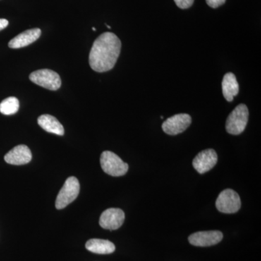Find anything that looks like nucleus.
I'll use <instances>...</instances> for the list:
<instances>
[{
	"instance_id": "21",
	"label": "nucleus",
	"mask_w": 261,
	"mask_h": 261,
	"mask_svg": "<svg viewBox=\"0 0 261 261\" xmlns=\"http://www.w3.org/2000/svg\"><path fill=\"white\" fill-rule=\"evenodd\" d=\"M107 25V27L108 29H111V27H110V25Z\"/></svg>"
},
{
	"instance_id": "12",
	"label": "nucleus",
	"mask_w": 261,
	"mask_h": 261,
	"mask_svg": "<svg viewBox=\"0 0 261 261\" xmlns=\"http://www.w3.org/2000/svg\"><path fill=\"white\" fill-rule=\"evenodd\" d=\"M42 34L40 29H32L20 33L18 36L10 41L8 46L13 49L27 47L29 44L36 42Z\"/></svg>"
},
{
	"instance_id": "10",
	"label": "nucleus",
	"mask_w": 261,
	"mask_h": 261,
	"mask_svg": "<svg viewBox=\"0 0 261 261\" xmlns=\"http://www.w3.org/2000/svg\"><path fill=\"white\" fill-rule=\"evenodd\" d=\"M223 233L220 231H198L189 237V242L194 246L209 247L219 243Z\"/></svg>"
},
{
	"instance_id": "13",
	"label": "nucleus",
	"mask_w": 261,
	"mask_h": 261,
	"mask_svg": "<svg viewBox=\"0 0 261 261\" xmlns=\"http://www.w3.org/2000/svg\"><path fill=\"white\" fill-rule=\"evenodd\" d=\"M240 87L236 76L232 73L225 74L222 81L223 95L228 102H232L239 93Z\"/></svg>"
},
{
	"instance_id": "18",
	"label": "nucleus",
	"mask_w": 261,
	"mask_h": 261,
	"mask_svg": "<svg viewBox=\"0 0 261 261\" xmlns=\"http://www.w3.org/2000/svg\"><path fill=\"white\" fill-rule=\"evenodd\" d=\"M226 0H206L207 5L212 8H217L224 4Z\"/></svg>"
},
{
	"instance_id": "19",
	"label": "nucleus",
	"mask_w": 261,
	"mask_h": 261,
	"mask_svg": "<svg viewBox=\"0 0 261 261\" xmlns=\"http://www.w3.org/2000/svg\"><path fill=\"white\" fill-rule=\"evenodd\" d=\"M9 22L6 19L0 18V31L8 27Z\"/></svg>"
},
{
	"instance_id": "8",
	"label": "nucleus",
	"mask_w": 261,
	"mask_h": 261,
	"mask_svg": "<svg viewBox=\"0 0 261 261\" xmlns=\"http://www.w3.org/2000/svg\"><path fill=\"white\" fill-rule=\"evenodd\" d=\"M218 162V155L213 149H205L198 153L194 159V168L200 174L210 171Z\"/></svg>"
},
{
	"instance_id": "9",
	"label": "nucleus",
	"mask_w": 261,
	"mask_h": 261,
	"mask_svg": "<svg viewBox=\"0 0 261 261\" xmlns=\"http://www.w3.org/2000/svg\"><path fill=\"white\" fill-rule=\"evenodd\" d=\"M125 214L121 209L109 208L105 211L99 218V225L105 229L116 230L124 222Z\"/></svg>"
},
{
	"instance_id": "15",
	"label": "nucleus",
	"mask_w": 261,
	"mask_h": 261,
	"mask_svg": "<svg viewBox=\"0 0 261 261\" xmlns=\"http://www.w3.org/2000/svg\"><path fill=\"white\" fill-rule=\"evenodd\" d=\"M86 248L89 251L101 255H107L113 253L116 250L114 244L109 240H100V239H92L86 243Z\"/></svg>"
},
{
	"instance_id": "7",
	"label": "nucleus",
	"mask_w": 261,
	"mask_h": 261,
	"mask_svg": "<svg viewBox=\"0 0 261 261\" xmlns=\"http://www.w3.org/2000/svg\"><path fill=\"white\" fill-rule=\"evenodd\" d=\"M191 123L192 118L190 115L181 113L167 118L163 122L162 128L168 135H177L185 132Z\"/></svg>"
},
{
	"instance_id": "17",
	"label": "nucleus",
	"mask_w": 261,
	"mask_h": 261,
	"mask_svg": "<svg viewBox=\"0 0 261 261\" xmlns=\"http://www.w3.org/2000/svg\"><path fill=\"white\" fill-rule=\"evenodd\" d=\"M195 0H174L175 3L181 9H187L193 5Z\"/></svg>"
},
{
	"instance_id": "16",
	"label": "nucleus",
	"mask_w": 261,
	"mask_h": 261,
	"mask_svg": "<svg viewBox=\"0 0 261 261\" xmlns=\"http://www.w3.org/2000/svg\"><path fill=\"white\" fill-rule=\"evenodd\" d=\"M19 107L20 104L16 97H8L0 103V113L5 116H10L18 112Z\"/></svg>"
},
{
	"instance_id": "5",
	"label": "nucleus",
	"mask_w": 261,
	"mask_h": 261,
	"mask_svg": "<svg viewBox=\"0 0 261 261\" xmlns=\"http://www.w3.org/2000/svg\"><path fill=\"white\" fill-rule=\"evenodd\" d=\"M29 79L33 83L49 90H58L61 86V77L54 70L49 69L36 70L31 73Z\"/></svg>"
},
{
	"instance_id": "11",
	"label": "nucleus",
	"mask_w": 261,
	"mask_h": 261,
	"mask_svg": "<svg viewBox=\"0 0 261 261\" xmlns=\"http://www.w3.org/2000/svg\"><path fill=\"white\" fill-rule=\"evenodd\" d=\"M32 159V154L30 149L24 145L16 146L5 155V162L15 166L27 164Z\"/></svg>"
},
{
	"instance_id": "6",
	"label": "nucleus",
	"mask_w": 261,
	"mask_h": 261,
	"mask_svg": "<svg viewBox=\"0 0 261 261\" xmlns=\"http://www.w3.org/2000/svg\"><path fill=\"white\" fill-rule=\"evenodd\" d=\"M216 207L224 214H235L241 207V200L236 192L227 189L220 193L216 202Z\"/></svg>"
},
{
	"instance_id": "20",
	"label": "nucleus",
	"mask_w": 261,
	"mask_h": 261,
	"mask_svg": "<svg viewBox=\"0 0 261 261\" xmlns=\"http://www.w3.org/2000/svg\"><path fill=\"white\" fill-rule=\"evenodd\" d=\"M92 30H93V31H94V32H95L96 29L94 28V27H93V28H92Z\"/></svg>"
},
{
	"instance_id": "4",
	"label": "nucleus",
	"mask_w": 261,
	"mask_h": 261,
	"mask_svg": "<svg viewBox=\"0 0 261 261\" xmlns=\"http://www.w3.org/2000/svg\"><path fill=\"white\" fill-rule=\"evenodd\" d=\"M80 192V184L74 176L67 178L64 185L58 193L56 201V207L58 210L65 208L73 202Z\"/></svg>"
},
{
	"instance_id": "2",
	"label": "nucleus",
	"mask_w": 261,
	"mask_h": 261,
	"mask_svg": "<svg viewBox=\"0 0 261 261\" xmlns=\"http://www.w3.org/2000/svg\"><path fill=\"white\" fill-rule=\"evenodd\" d=\"M248 108L245 104H240L228 115L226 129L230 135H239L243 133L248 121Z\"/></svg>"
},
{
	"instance_id": "1",
	"label": "nucleus",
	"mask_w": 261,
	"mask_h": 261,
	"mask_svg": "<svg viewBox=\"0 0 261 261\" xmlns=\"http://www.w3.org/2000/svg\"><path fill=\"white\" fill-rule=\"evenodd\" d=\"M121 42L116 34L103 33L93 43L89 61L92 69L99 73L112 69L121 53Z\"/></svg>"
},
{
	"instance_id": "3",
	"label": "nucleus",
	"mask_w": 261,
	"mask_h": 261,
	"mask_svg": "<svg viewBox=\"0 0 261 261\" xmlns=\"http://www.w3.org/2000/svg\"><path fill=\"white\" fill-rule=\"evenodd\" d=\"M100 164L104 172L110 176H123L128 170V164L111 151H104L102 152L100 157Z\"/></svg>"
},
{
	"instance_id": "14",
	"label": "nucleus",
	"mask_w": 261,
	"mask_h": 261,
	"mask_svg": "<svg viewBox=\"0 0 261 261\" xmlns=\"http://www.w3.org/2000/svg\"><path fill=\"white\" fill-rule=\"evenodd\" d=\"M38 124L49 133L64 135V128L56 117L48 114L42 115L38 118Z\"/></svg>"
}]
</instances>
